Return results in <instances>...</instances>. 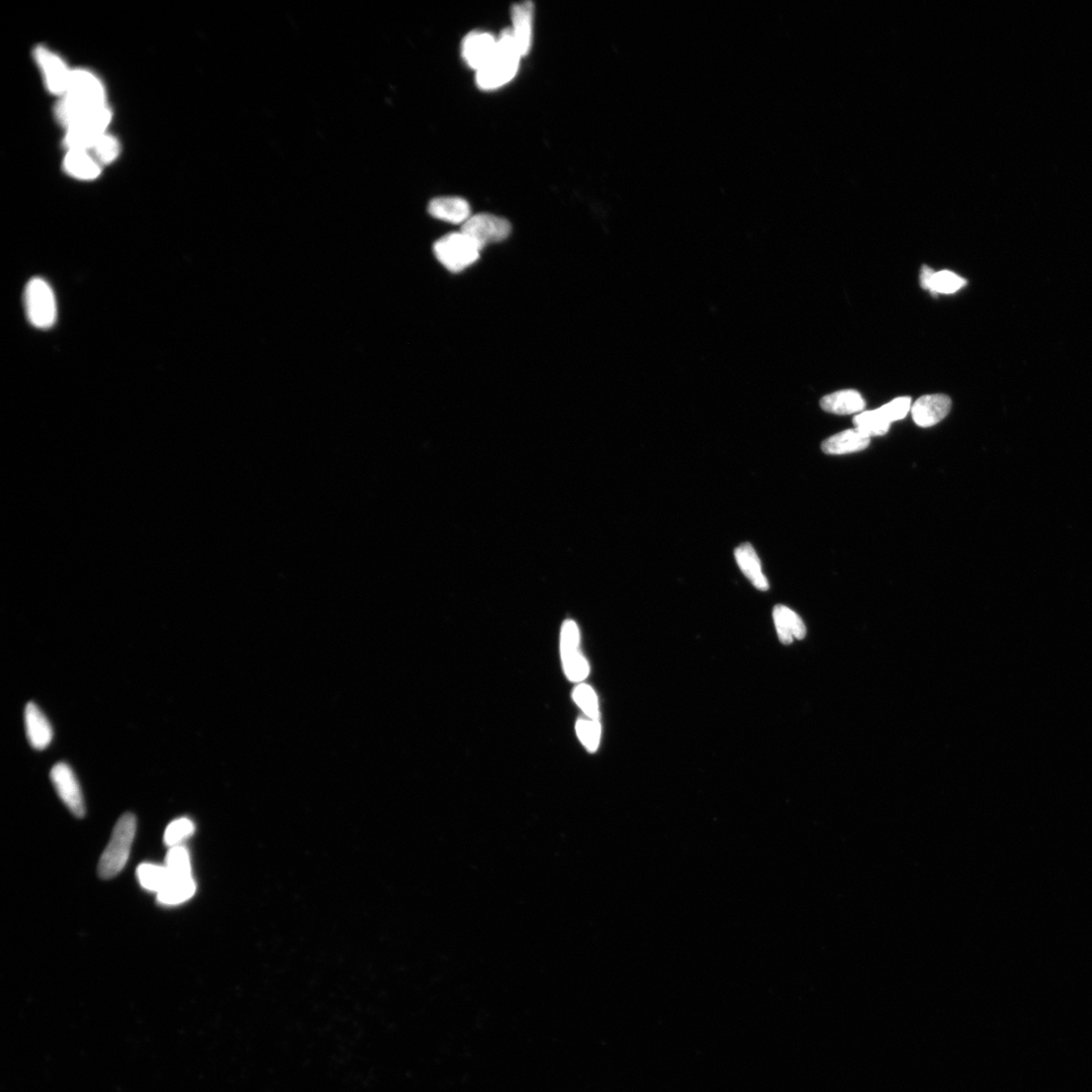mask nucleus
<instances>
[{
	"label": "nucleus",
	"mask_w": 1092,
	"mask_h": 1092,
	"mask_svg": "<svg viewBox=\"0 0 1092 1092\" xmlns=\"http://www.w3.org/2000/svg\"><path fill=\"white\" fill-rule=\"evenodd\" d=\"M106 108L105 90L96 75L79 69L57 107V117L67 128L81 119Z\"/></svg>",
	"instance_id": "nucleus-1"
},
{
	"label": "nucleus",
	"mask_w": 1092,
	"mask_h": 1092,
	"mask_svg": "<svg viewBox=\"0 0 1092 1092\" xmlns=\"http://www.w3.org/2000/svg\"><path fill=\"white\" fill-rule=\"evenodd\" d=\"M521 58L511 30H504L500 37L497 39L493 57L477 71V85L483 90H495L502 88L518 74Z\"/></svg>",
	"instance_id": "nucleus-2"
},
{
	"label": "nucleus",
	"mask_w": 1092,
	"mask_h": 1092,
	"mask_svg": "<svg viewBox=\"0 0 1092 1092\" xmlns=\"http://www.w3.org/2000/svg\"><path fill=\"white\" fill-rule=\"evenodd\" d=\"M136 830L137 821L134 814L126 813L120 816L109 845L100 858L99 864L100 878L105 880L114 878L124 869L128 856H130Z\"/></svg>",
	"instance_id": "nucleus-3"
},
{
	"label": "nucleus",
	"mask_w": 1092,
	"mask_h": 1092,
	"mask_svg": "<svg viewBox=\"0 0 1092 1092\" xmlns=\"http://www.w3.org/2000/svg\"><path fill=\"white\" fill-rule=\"evenodd\" d=\"M483 251L469 235L462 231L453 232L437 240L433 252L446 270L458 273L476 263L480 253Z\"/></svg>",
	"instance_id": "nucleus-4"
},
{
	"label": "nucleus",
	"mask_w": 1092,
	"mask_h": 1092,
	"mask_svg": "<svg viewBox=\"0 0 1092 1092\" xmlns=\"http://www.w3.org/2000/svg\"><path fill=\"white\" fill-rule=\"evenodd\" d=\"M25 312L30 323L39 329H48L56 322L57 305L53 290L43 279L31 280L24 290Z\"/></svg>",
	"instance_id": "nucleus-5"
},
{
	"label": "nucleus",
	"mask_w": 1092,
	"mask_h": 1092,
	"mask_svg": "<svg viewBox=\"0 0 1092 1092\" xmlns=\"http://www.w3.org/2000/svg\"><path fill=\"white\" fill-rule=\"evenodd\" d=\"M110 111L106 107L69 126L65 138V143L69 150L88 151L92 149L100 138L106 134V128L110 122Z\"/></svg>",
	"instance_id": "nucleus-6"
},
{
	"label": "nucleus",
	"mask_w": 1092,
	"mask_h": 1092,
	"mask_svg": "<svg viewBox=\"0 0 1092 1092\" xmlns=\"http://www.w3.org/2000/svg\"><path fill=\"white\" fill-rule=\"evenodd\" d=\"M561 653L565 676L572 682H582L589 676L590 667L580 650V631L577 624L566 621L561 633Z\"/></svg>",
	"instance_id": "nucleus-7"
},
{
	"label": "nucleus",
	"mask_w": 1092,
	"mask_h": 1092,
	"mask_svg": "<svg viewBox=\"0 0 1092 1092\" xmlns=\"http://www.w3.org/2000/svg\"><path fill=\"white\" fill-rule=\"evenodd\" d=\"M484 249L487 245L501 242L511 234L508 220L492 214H478L463 223L461 230Z\"/></svg>",
	"instance_id": "nucleus-8"
},
{
	"label": "nucleus",
	"mask_w": 1092,
	"mask_h": 1092,
	"mask_svg": "<svg viewBox=\"0 0 1092 1092\" xmlns=\"http://www.w3.org/2000/svg\"><path fill=\"white\" fill-rule=\"evenodd\" d=\"M57 794L76 818L85 815V804L79 780L66 763H58L50 773Z\"/></svg>",
	"instance_id": "nucleus-9"
},
{
	"label": "nucleus",
	"mask_w": 1092,
	"mask_h": 1092,
	"mask_svg": "<svg viewBox=\"0 0 1092 1092\" xmlns=\"http://www.w3.org/2000/svg\"><path fill=\"white\" fill-rule=\"evenodd\" d=\"M37 62L44 72L48 90L57 96H64L71 83L72 71L63 60L44 47L34 51Z\"/></svg>",
	"instance_id": "nucleus-10"
},
{
	"label": "nucleus",
	"mask_w": 1092,
	"mask_h": 1092,
	"mask_svg": "<svg viewBox=\"0 0 1092 1092\" xmlns=\"http://www.w3.org/2000/svg\"><path fill=\"white\" fill-rule=\"evenodd\" d=\"M496 47L497 39L491 33L480 31L470 32L462 41V58L477 72L493 57Z\"/></svg>",
	"instance_id": "nucleus-11"
},
{
	"label": "nucleus",
	"mask_w": 1092,
	"mask_h": 1092,
	"mask_svg": "<svg viewBox=\"0 0 1092 1092\" xmlns=\"http://www.w3.org/2000/svg\"><path fill=\"white\" fill-rule=\"evenodd\" d=\"M952 401L945 394H926L919 398L913 407L911 414L917 426L927 428L935 426L948 416Z\"/></svg>",
	"instance_id": "nucleus-12"
},
{
	"label": "nucleus",
	"mask_w": 1092,
	"mask_h": 1092,
	"mask_svg": "<svg viewBox=\"0 0 1092 1092\" xmlns=\"http://www.w3.org/2000/svg\"><path fill=\"white\" fill-rule=\"evenodd\" d=\"M533 12L535 6L531 2L515 4L511 8L510 30L522 57L529 53L532 46Z\"/></svg>",
	"instance_id": "nucleus-13"
},
{
	"label": "nucleus",
	"mask_w": 1092,
	"mask_h": 1092,
	"mask_svg": "<svg viewBox=\"0 0 1092 1092\" xmlns=\"http://www.w3.org/2000/svg\"><path fill=\"white\" fill-rule=\"evenodd\" d=\"M24 725L32 747L38 751L45 750L53 739V728L44 713L33 702L25 707Z\"/></svg>",
	"instance_id": "nucleus-14"
},
{
	"label": "nucleus",
	"mask_w": 1092,
	"mask_h": 1092,
	"mask_svg": "<svg viewBox=\"0 0 1092 1092\" xmlns=\"http://www.w3.org/2000/svg\"><path fill=\"white\" fill-rule=\"evenodd\" d=\"M428 212L435 219L463 225L470 217L468 201L459 196H442L430 202Z\"/></svg>",
	"instance_id": "nucleus-15"
},
{
	"label": "nucleus",
	"mask_w": 1092,
	"mask_h": 1092,
	"mask_svg": "<svg viewBox=\"0 0 1092 1092\" xmlns=\"http://www.w3.org/2000/svg\"><path fill=\"white\" fill-rule=\"evenodd\" d=\"M773 618L782 643L790 644L793 642L794 639L803 640L805 638L806 627L802 619L793 610L778 605L774 608Z\"/></svg>",
	"instance_id": "nucleus-16"
},
{
	"label": "nucleus",
	"mask_w": 1092,
	"mask_h": 1092,
	"mask_svg": "<svg viewBox=\"0 0 1092 1092\" xmlns=\"http://www.w3.org/2000/svg\"><path fill=\"white\" fill-rule=\"evenodd\" d=\"M870 442V437L858 432L857 429H848L824 441L821 450L824 453L831 455L853 453L866 450Z\"/></svg>",
	"instance_id": "nucleus-17"
},
{
	"label": "nucleus",
	"mask_w": 1092,
	"mask_h": 1092,
	"mask_svg": "<svg viewBox=\"0 0 1092 1092\" xmlns=\"http://www.w3.org/2000/svg\"><path fill=\"white\" fill-rule=\"evenodd\" d=\"M866 403L859 392L845 390L832 393L821 400V407L825 412L837 415L855 414L864 410Z\"/></svg>",
	"instance_id": "nucleus-18"
},
{
	"label": "nucleus",
	"mask_w": 1092,
	"mask_h": 1092,
	"mask_svg": "<svg viewBox=\"0 0 1092 1092\" xmlns=\"http://www.w3.org/2000/svg\"><path fill=\"white\" fill-rule=\"evenodd\" d=\"M736 560L747 579H749L754 586L761 591L769 589V583L762 571V565L758 555L755 548L750 544H743L739 546L735 552Z\"/></svg>",
	"instance_id": "nucleus-19"
},
{
	"label": "nucleus",
	"mask_w": 1092,
	"mask_h": 1092,
	"mask_svg": "<svg viewBox=\"0 0 1092 1092\" xmlns=\"http://www.w3.org/2000/svg\"><path fill=\"white\" fill-rule=\"evenodd\" d=\"M195 890L196 885L193 876L184 878L168 876L165 888L157 893V899L163 906L182 905L195 896Z\"/></svg>",
	"instance_id": "nucleus-20"
},
{
	"label": "nucleus",
	"mask_w": 1092,
	"mask_h": 1092,
	"mask_svg": "<svg viewBox=\"0 0 1092 1092\" xmlns=\"http://www.w3.org/2000/svg\"><path fill=\"white\" fill-rule=\"evenodd\" d=\"M64 166L69 175L81 179L97 178L100 167L88 151L71 149L66 155Z\"/></svg>",
	"instance_id": "nucleus-21"
},
{
	"label": "nucleus",
	"mask_w": 1092,
	"mask_h": 1092,
	"mask_svg": "<svg viewBox=\"0 0 1092 1092\" xmlns=\"http://www.w3.org/2000/svg\"><path fill=\"white\" fill-rule=\"evenodd\" d=\"M855 429L868 437L883 436L889 432L891 423L879 409L859 413L854 418Z\"/></svg>",
	"instance_id": "nucleus-22"
},
{
	"label": "nucleus",
	"mask_w": 1092,
	"mask_h": 1092,
	"mask_svg": "<svg viewBox=\"0 0 1092 1092\" xmlns=\"http://www.w3.org/2000/svg\"><path fill=\"white\" fill-rule=\"evenodd\" d=\"M138 879L141 887L151 892H160L165 888L168 880V871L166 866L145 863L137 870Z\"/></svg>",
	"instance_id": "nucleus-23"
},
{
	"label": "nucleus",
	"mask_w": 1092,
	"mask_h": 1092,
	"mask_svg": "<svg viewBox=\"0 0 1092 1092\" xmlns=\"http://www.w3.org/2000/svg\"><path fill=\"white\" fill-rule=\"evenodd\" d=\"M166 869L169 877L184 878L191 877L192 865L188 850L182 845L170 848L166 856Z\"/></svg>",
	"instance_id": "nucleus-24"
},
{
	"label": "nucleus",
	"mask_w": 1092,
	"mask_h": 1092,
	"mask_svg": "<svg viewBox=\"0 0 1092 1092\" xmlns=\"http://www.w3.org/2000/svg\"><path fill=\"white\" fill-rule=\"evenodd\" d=\"M966 280L949 271L935 272L928 290L934 294H954L966 286Z\"/></svg>",
	"instance_id": "nucleus-25"
},
{
	"label": "nucleus",
	"mask_w": 1092,
	"mask_h": 1092,
	"mask_svg": "<svg viewBox=\"0 0 1092 1092\" xmlns=\"http://www.w3.org/2000/svg\"><path fill=\"white\" fill-rule=\"evenodd\" d=\"M573 698L589 718L599 719V702L592 687L586 684L578 685L574 688Z\"/></svg>",
	"instance_id": "nucleus-26"
},
{
	"label": "nucleus",
	"mask_w": 1092,
	"mask_h": 1092,
	"mask_svg": "<svg viewBox=\"0 0 1092 1092\" xmlns=\"http://www.w3.org/2000/svg\"><path fill=\"white\" fill-rule=\"evenodd\" d=\"M575 730H577V735L584 746L591 753L596 752L601 737L599 721L591 718H581L577 721V725H575Z\"/></svg>",
	"instance_id": "nucleus-27"
},
{
	"label": "nucleus",
	"mask_w": 1092,
	"mask_h": 1092,
	"mask_svg": "<svg viewBox=\"0 0 1092 1092\" xmlns=\"http://www.w3.org/2000/svg\"><path fill=\"white\" fill-rule=\"evenodd\" d=\"M195 830L194 822L186 818L172 821L165 833L166 845L169 848L180 846L182 841L194 835Z\"/></svg>",
	"instance_id": "nucleus-28"
},
{
	"label": "nucleus",
	"mask_w": 1092,
	"mask_h": 1092,
	"mask_svg": "<svg viewBox=\"0 0 1092 1092\" xmlns=\"http://www.w3.org/2000/svg\"><path fill=\"white\" fill-rule=\"evenodd\" d=\"M91 150L99 162L107 165V163L113 162L118 157L119 145L116 138L105 134L100 138Z\"/></svg>",
	"instance_id": "nucleus-29"
},
{
	"label": "nucleus",
	"mask_w": 1092,
	"mask_h": 1092,
	"mask_svg": "<svg viewBox=\"0 0 1092 1092\" xmlns=\"http://www.w3.org/2000/svg\"><path fill=\"white\" fill-rule=\"evenodd\" d=\"M879 410L891 423H896V421L906 418L911 411V399L909 397L894 399L887 405L880 407Z\"/></svg>",
	"instance_id": "nucleus-30"
},
{
	"label": "nucleus",
	"mask_w": 1092,
	"mask_h": 1092,
	"mask_svg": "<svg viewBox=\"0 0 1092 1092\" xmlns=\"http://www.w3.org/2000/svg\"><path fill=\"white\" fill-rule=\"evenodd\" d=\"M934 274H935V271L931 268H928V266H926V265L923 266L922 271H921V277H919V280H921V286L923 289L928 290V288H930V283H931Z\"/></svg>",
	"instance_id": "nucleus-31"
}]
</instances>
